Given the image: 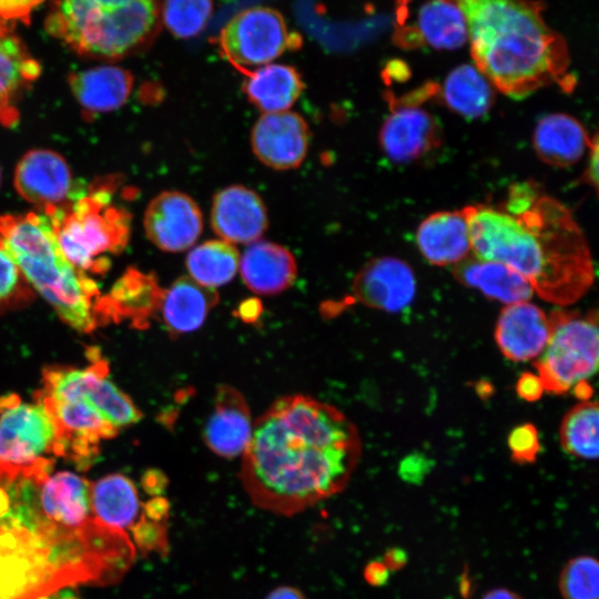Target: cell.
<instances>
[{
	"label": "cell",
	"instance_id": "cell-12",
	"mask_svg": "<svg viewBox=\"0 0 599 599\" xmlns=\"http://www.w3.org/2000/svg\"><path fill=\"white\" fill-rule=\"evenodd\" d=\"M34 399L44 406L55 425V457L72 460L79 469L92 465L102 439L118 434L119 429L84 399H54L39 392Z\"/></svg>",
	"mask_w": 599,
	"mask_h": 599
},
{
	"label": "cell",
	"instance_id": "cell-47",
	"mask_svg": "<svg viewBox=\"0 0 599 599\" xmlns=\"http://www.w3.org/2000/svg\"><path fill=\"white\" fill-rule=\"evenodd\" d=\"M365 578L373 586L384 585L389 576V569L384 561H372L365 568Z\"/></svg>",
	"mask_w": 599,
	"mask_h": 599
},
{
	"label": "cell",
	"instance_id": "cell-28",
	"mask_svg": "<svg viewBox=\"0 0 599 599\" xmlns=\"http://www.w3.org/2000/svg\"><path fill=\"white\" fill-rule=\"evenodd\" d=\"M590 141L585 126L576 118L560 112L541 118L532 135L538 158L556 167L579 162L589 149Z\"/></svg>",
	"mask_w": 599,
	"mask_h": 599
},
{
	"label": "cell",
	"instance_id": "cell-51",
	"mask_svg": "<svg viewBox=\"0 0 599 599\" xmlns=\"http://www.w3.org/2000/svg\"><path fill=\"white\" fill-rule=\"evenodd\" d=\"M481 599H522V598L511 590H508L505 588H498V589H493L486 592Z\"/></svg>",
	"mask_w": 599,
	"mask_h": 599
},
{
	"label": "cell",
	"instance_id": "cell-1",
	"mask_svg": "<svg viewBox=\"0 0 599 599\" xmlns=\"http://www.w3.org/2000/svg\"><path fill=\"white\" fill-rule=\"evenodd\" d=\"M361 453L356 426L335 406L283 396L253 423L240 477L256 506L291 516L342 491Z\"/></svg>",
	"mask_w": 599,
	"mask_h": 599
},
{
	"label": "cell",
	"instance_id": "cell-4",
	"mask_svg": "<svg viewBox=\"0 0 599 599\" xmlns=\"http://www.w3.org/2000/svg\"><path fill=\"white\" fill-rule=\"evenodd\" d=\"M0 247L64 323L81 333L97 327L99 288L67 258L47 215H0Z\"/></svg>",
	"mask_w": 599,
	"mask_h": 599
},
{
	"label": "cell",
	"instance_id": "cell-45",
	"mask_svg": "<svg viewBox=\"0 0 599 599\" xmlns=\"http://www.w3.org/2000/svg\"><path fill=\"white\" fill-rule=\"evenodd\" d=\"M142 486L148 494L160 496L167 486V479L161 470L150 469L142 477Z\"/></svg>",
	"mask_w": 599,
	"mask_h": 599
},
{
	"label": "cell",
	"instance_id": "cell-3",
	"mask_svg": "<svg viewBox=\"0 0 599 599\" xmlns=\"http://www.w3.org/2000/svg\"><path fill=\"white\" fill-rule=\"evenodd\" d=\"M464 14L475 67L495 89L520 100L559 84L571 89L565 39L535 0H454Z\"/></svg>",
	"mask_w": 599,
	"mask_h": 599
},
{
	"label": "cell",
	"instance_id": "cell-41",
	"mask_svg": "<svg viewBox=\"0 0 599 599\" xmlns=\"http://www.w3.org/2000/svg\"><path fill=\"white\" fill-rule=\"evenodd\" d=\"M47 0H0V20L29 23L31 13ZM57 1V0H55Z\"/></svg>",
	"mask_w": 599,
	"mask_h": 599
},
{
	"label": "cell",
	"instance_id": "cell-33",
	"mask_svg": "<svg viewBox=\"0 0 599 599\" xmlns=\"http://www.w3.org/2000/svg\"><path fill=\"white\" fill-rule=\"evenodd\" d=\"M437 94L449 110L468 120L486 114L495 101V88L471 64H461L453 69L443 87L438 88Z\"/></svg>",
	"mask_w": 599,
	"mask_h": 599
},
{
	"label": "cell",
	"instance_id": "cell-26",
	"mask_svg": "<svg viewBox=\"0 0 599 599\" xmlns=\"http://www.w3.org/2000/svg\"><path fill=\"white\" fill-rule=\"evenodd\" d=\"M238 268L245 285L262 295L285 291L297 274L293 254L286 247L266 241L250 245L240 260Z\"/></svg>",
	"mask_w": 599,
	"mask_h": 599
},
{
	"label": "cell",
	"instance_id": "cell-30",
	"mask_svg": "<svg viewBox=\"0 0 599 599\" xmlns=\"http://www.w3.org/2000/svg\"><path fill=\"white\" fill-rule=\"evenodd\" d=\"M68 81L78 103L92 114L121 108L133 88V75L128 70L113 65L73 72Z\"/></svg>",
	"mask_w": 599,
	"mask_h": 599
},
{
	"label": "cell",
	"instance_id": "cell-19",
	"mask_svg": "<svg viewBox=\"0 0 599 599\" xmlns=\"http://www.w3.org/2000/svg\"><path fill=\"white\" fill-rule=\"evenodd\" d=\"M550 336L549 316L530 302L506 305L498 316L495 341L501 354L512 362L536 359Z\"/></svg>",
	"mask_w": 599,
	"mask_h": 599
},
{
	"label": "cell",
	"instance_id": "cell-44",
	"mask_svg": "<svg viewBox=\"0 0 599 599\" xmlns=\"http://www.w3.org/2000/svg\"><path fill=\"white\" fill-rule=\"evenodd\" d=\"M589 159L587 163V167L585 170L582 180L583 182L591 185L595 191L598 190V135L595 133V135L591 138L590 144H589Z\"/></svg>",
	"mask_w": 599,
	"mask_h": 599
},
{
	"label": "cell",
	"instance_id": "cell-7",
	"mask_svg": "<svg viewBox=\"0 0 599 599\" xmlns=\"http://www.w3.org/2000/svg\"><path fill=\"white\" fill-rule=\"evenodd\" d=\"M74 585L44 531L26 527L8 509L0 515V599H42Z\"/></svg>",
	"mask_w": 599,
	"mask_h": 599
},
{
	"label": "cell",
	"instance_id": "cell-27",
	"mask_svg": "<svg viewBox=\"0 0 599 599\" xmlns=\"http://www.w3.org/2000/svg\"><path fill=\"white\" fill-rule=\"evenodd\" d=\"M453 274L463 285L506 305L527 302L534 294L530 284L509 266L473 254L454 265Z\"/></svg>",
	"mask_w": 599,
	"mask_h": 599
},
{
	"label": "cell",
	"instance_id": "cell-54",
	"mask_svg": "<svg viewBox=\"0 0 599 599\" xmlns=\"http://www.w3.org/2000/svg\"><path fill=\"white\" fill-rule=\"evenodd\" d=\"M0 179H1V171H0Z\"/></svg>",
	"mask_w": 599,
	"mask_h": 599
},
{
	"label": "cell",
	"instance_id": "cell-13",
	"mask_svg": "<svg viewBox=\"0 0 599 599\" xmlns=\"http://www.w3.org/2000/svg\"><path fill=\"white\" fill-rule=\"evenodd\" d=\"M13 185L22 199L43 214L70 205L85 192L75 184L65 160L47 149L30 150L20 159Z\"/></svg>",
	"mask_w": 599,
	"mask_h": 599
},
{
	"label": "cell",
	"instance_id": "cell-25",
	"mask_svg": "<svg viewBox=\"0 0 599 599\" xmlns=\"http://www.w3.org/2000/svg\"><path fill=\"white\" fill-rule=\"evenodd\" d=\"M416 243L433 265H456L471 254L468 224L464 211H438L419 224Z\"/></svg>",
	"mask_w": 599,
	"mask_h": 599
},
{
	"label": "cell",
	"instance_id": "cell-32",
	"mask_svg": "<svg viewBox=\"0 0 599 599\" xmlns=\"http://www.w3.org/2000/svg\"><path fill=\"white\" fill-rule=\"evenodd\" d=\"M90 507L95 520L123 530L134 525L141 504L133 481L122 474H111L90 486Z\"/></svg>",
	"mask_w": 599,
	"mask_h": 599
},
{
	"label": "cell",
	"instance_id": "cell-24",
	"mask_svg": "<svg viewBox=\"0 0 599 599\" xmlns=\"http://www.w3.org/2000/svg\"><path fill=\"white\" fill-rule=\"evenodd\" d=\"M395 40L404 48L459 49L468 41L466 21L454 0H428L419 8L415 24L397 31Z\"/></svg>",
	"mask_w": 599,
	"mask_h": 599
},
{
	"label": "cell",
	"instance_id": "cell-10",
	"mask_svg": "<svg viewBox=\"0 0 599 599\" xmlns=\"http://www.w3.org/2000/svg\"><path fill=\"white\" fill-rule=\"evenodd\" d=\"M302 43L301 34L288 30L282 13L265 6L238 12L217 37L221 54L237 70L268 63Z\"/></svg>",
	"mask_w": 599,
	"mask_h": 599
},
{
	"label": "cell",
	"instance_id": "cell-39",
	"mask_svg": "<svg viewBox=\"0 0 599 599\" xmlns=\"http://www.w3.org/2000/svg\"><path fill=\"white\" fill-rule=\"evenodd\" d=\"M508 447L510 456L516 463L535 461L540 449L537 428L532 424L517 426L508 436Z\"/></svg>",
	"mask_w": 599,
	"mask_h": 599
},
{
	"label": "cell",
	"instance_id": "cell-9",
	"mask_svg": "<svg viewBox=\"0 0 599 599\" xmlns=\"http://www.w3.org/2000/svg\"><path fill=\"white\" fill-rule=\"evenodd\" d=\"M549 323V341L534 365L544 389L562 395L597 370L598 315L596 309H557Z\"/></svg>",
	"mask_w": 599,
	"mask_h": 599
},
{
	"label": "cell",
	"instance_id": "cell-43",
	"mask_svg": "<svg viewBox=\"0 0 599 599\" xmlns=\"http://www.w3.org/2000/svg\"><path fill=\"white\" fill-rule=\"evenodd\" d=\"M429 469V460L422 455H412L403 459L400 475L405 480L419 481Z\"/></svg>",
	"mask_w": 599,
	"mask_h": 599
},
{
	"label": "cell",
	"instance_id": "cell-16",
	"mask_svg": "<svg viewBox=\"0 0 599 599\" xmlns=\"http://www.w3.org/2000/svg\"><path fill=\"white\" fill-rule=\"evenodd\" d=\"M352 292L367 307L398 313L408 307L416 295V278L412 267L393 256L376 257L356 274Z\"/></svg>",
	"mask_w": 599,
	"mask_h": 599
},
{
	"label": "cell",
	"instance_id": "cell-38",
	"mask_svg": "<svg viewBox=\"0 0 599 599\" xmlns=\"http://www.w3.org/2000/svg\"><path fill=\"white\" fill-rule=\"evenodd\" d=\"M27 285L28 282L17 264L0 247V311L28 301L31 292Z\"/></svg>",
	"mask_w": 599,
	"mask_h": 599
},
{
	"label": "cell",
	"instance_id": "cell-37",
	"mask_svg": "<svg viewBox=\"0 0 599 599\" xmlns=\"http://www.w3.org/2000/svg\"><path fill=\"white\" fill-rule=\"evenodd\" d=\"M559 590L564 599H598V561L591 556L570 559L560 573Z\"/></svg>",
	"mask_w": 599,
	"mask_h": 599
},
{
	"label": "cell",
	"instance_id": "cell-40",
	"mask_svg": "<svg viewBox=\"0 0 599 599\" xmlns=\"http://www.w3.org/2000/svg\"><path fill=\"white\" fill-rule=\"evenodd\" d=\"M136 546L142 551H158L163 554L167 548L165 527L162 522L148 519L142 515L141 519L132 527Z\"/></svg>",
	"mask_w": 599,
	"mask_h": 599
},
{
	"label": "cell",
	"instance_id": "cell-8",
	"mask_svg": "<svg viewBox=\"0 0 599 599\" xmlns=\"http://www.w3.org/2000/svg\"><path fill=\"white\" fill-rule=\"evenodd\" d=\"M26 403L17 395L0 397V486L18 478L48 477L55 457L57 429L37 399Z\"/></svg>",
	"mask_w": 599,
	"mask_h": 599
},
{
	"label": "cell",
	"instance_id": "cell-52",
	"mask_svg": "<svg viewBox=\"0 0 599 599\" xmlns=\"http://www.w3.org/2000/svg\"><path fill=\"white\" fill-rule=\"evenodd\" d=\"M571 390L576 395V397L580 399V402L590 399L592 395V389L588 380L579 383Z\"/></svg>",
	"mask_w": 599,
	"mask_h": 599
},
{
	"label": "cell",
	"instance_id": "cell-17",
	"mask_svg": "<svg viewBox=\"0 0 599 599\" xmlns=\"http://www.w3.org/2000/svg\"><path fill=\"white\" fill-rule=\"evenodd\" d=\"M252 149L265 165L275 170L297 167L306 156L309 129L291 111L263 114L252 130Z\"/></svg>",
	"mask_w": 599,
	"mask_h": 599
},
{
	"label": "cell",
	"instance_id": "cell-20",
	"mask_svg": "<svg viewBox=\"0 0 599 599\" xmlns=\"http://www.w3.org/2000/svg\"><path fill=\"white\" fill-rule=\"evenodd\" d=\"M34 505L47 521L68 529L87 525L93 517L90 507V484L72 471L49 475L35 485Z\"/></svg>",
	"mask_w": 599,
	"mask_h": 599
},
{
	"label": "cell",
	"instance_id": "cell-18",
	"mask_svg": "<svg viewBox=\"0 0 599 599\" xmlns=\"http://www.w3.org/2000/svg\"><path fill=\"white\" fill-rule=\"evenodd\" d=\"M163 291L153 273L129 268L110 294L97 301V324L128 319L136 328H146L150 319L160 311Z\"/></svg>",
	"mask_w": 599,
	"mask_h": 599
},
{
	"label": "cell",
	"instance_id": "cell-48",
	"mask_svg": "<svg viewBox=\"0 0 599 599\" xmlns=\"http://www.w3.org/2000/svg\"><path fill=\"white\" fill-rule=\"evenodd\" d=\"M236 314L243 322L254 323L262 314V303L257 298L245 300L240 304Z\"/></svg>",
	"mask_w": 599,
	"mask_h": 599
},
{
	"label": "cell",
	"instance_id": "cell-50",
	"mask_svg": "<svg viewBox=\"0 0 599 599\" xmlns=\"http://www.w3.org/2000/svg\"><path fill=\"white\" fill-rule=\"evenodd\" d=\"M406 562V555L402 549H390L385 557L384 564L388 569H398Z\"/></svg>",
	"mask_w": 599,
	"mask_h": 599
},
{
	"label": "cell",
	"instance_id": "cell-11",
	"mask_svg": "<svg viewBox=\"0 0 599 599\" xmlns=\"http://www.w3.org/2000/svg\"><path fill=\"white\" fill-rule=\"evenodd\" d=\"M109 365L93 356L85 368L48 367L39 392L54 399H84L118 429L138 423L142 413L131 398L109 379Z\"/></svg>",
	"mask_w": 599,
	"mask_h": 599
},
{
	"label": "cell",
	"instance_id": "cell-2",
	"mask_svg": "<svg viewBox=\"0 0 599 599\" xmlns=\"http://www.w3.org/2000/svg\"><path fill=\"white\" fill-rule=\"evenodd\" d=\"M463 211L471 254L509 266L544 301L568 306L592 286L586 236L569 209L537 182L512 184L500 205L473 204Z\"/></svg>",
	"mask_w": 599,
	"mask_h": 599
},
{
	"label": "cell",
	"instance_id": "cell-34",
	"mask_svg": "<svg viewBox=\"0 0 599 599\" xmlns=\"http://www.w3.org/2000/svg\"><path fill=\"white\" fill-rule=\"evenodd\" d=\"M238 267V251L223 240L206 241L194 247L186 257L190 277L211 288L229 283Z\"/></svg>",
	"mask_w": 599,
	"mask_h": 599
},
{
	"label": "cell",
	"instance_id": "cell-21",
	"mask_svg": "<svg viewBox=\"0 0 599 599\" xmlns=\"http://www.w3.org/2000/svg\"><path fill=\"white\" fill-rule=\"evenodd\" d=\"M211 223L214 232L229 243H252L267 229L262 199L243 185H231L215 194Z\"/></svg>",
	"mask_w": 599,
	"mask_h": 599
},
{
	"label": "cell",
	"instance_id": "cell-23",
	"mask_svg": "<svg viewBox=\"0 0 599 599\" xmlns=\"http://www.w3.org/2000/svg\"><path fill=\"white\" fill-rule=\"evenodd\" d=\"M41 67L13 30L0 20V123L12 126L19 120L18 102L39 78Z\"/></svg>",
	"mask_w": 599,
	"mask_h": 599
},
{
	"label": "cell",
	"instance_id": "cell-49",
	"mask_svg": "<svg viewBox=\"0 0 599 599\" xmlns=\"http://www.w3.org/2000/svg\"><path fill=\"white\" fill-rule=\"evenodd\" d=\"M265 599H306L304 595L293 587H280L274 589Z\"/></svg>",
	"mask_w": 599,
	"mask_h": 599
},
{
	"label": "cell",
	"instance_id": "cell-46",
	"mask_svg": "<svg viewBox=\"0 0 599 599\" xmlns=\"http://www.w3.org/2000/svg\"><path fill=\"white\" fill-rule=\"evenodd\" d=\"M170 505L161 496H155L144 505L143 516L150 520L162 522L169 515Z\"/></svg>",
	"mask_w": 599,
	"mask_h": 599
},
{
	"label": "cell",
	"instance_id": "cell-14",
	"mask_svg": "<svg viewBox=\"0 0 599 599\" xmlns=\"http://www.w3.org/2000/svg\"><path fill=\"white\" fill-rule=\"evenodd\" d=\"M390 113L378 133V143L384 154L399 164L413 163L441 143V129L436 118L422 103L408 102L389 95Z\"/></svg>",
	"mask_w": 599,
	"mask_h": 599
},
{
	"label": "cell",
	"instance_id": "cell-53",
	"mask_svg": "<svg viewBox=\"0 0 599 599\" xmlns=\"http://www.w3.org/2000/svg\"><path fill=\"white\" fill-rule=\"evenodd\" d=\"M42 599H79V597L72 590L62 588L49 593Z\"/></svg>",
	"mask_w": 599,
	"mask_h": 599
},
{
	"label": "cell",
	"instance_id": "cell-42",
	"mask_svg": "<svg viewBox=\"0 0 599 599\" xmlns=\"http://www.w3.org/2000/svg\"><path fill=\"white\" fill-rule=\"evenodd\" d=\"M516 392L519 397L527 402L538 400L545 389L537 374L522 373L516 384Z\"/></svg>",
	"mask_w": 599,
	"mask_h": 599
},
{
	"label": "cell",
	"instance_id": "cell-36",
	"mask_svg": "<svg viewBox=\"0 0 599 599\" xmlns=\"http://www.w3.org/2000/svg\"><path fill=\"white\" fill-rule=\"evenodd\" d=\"M212 8V0H164L161 17L171 33L189 39L204 29Z\"/></svg>",
	"mask_w": 599,
	"mask_h": 599
},
{
	"label": "cell",
	"instance_id": "cell-35",
	"mask_svg": "<svg viewBox=\"0 0 599 599\" xmlns=\"http://www.w3.org/2000/svg\"><path fill=\"white\" fill-rule=\"evenodd\" d=\"M597 402L581 400L564 416L559 438L564 450L577 458L596 459L598 457Z\"/></svg>",
	"mask_w": 599,
	"mask_h": 599
},
{
	"label": "cell",
	"instance_id": "cell-22",
	"mask_svg": "<svg viewBox=\"0 0 599 599\" xmlns=\"http://www.w3.org/2000/svg\"><path fill=\"white\" fill-rule=\"evenodd\" d=\"M252 429L251 412L245 397L233 386L220 385L213 410L203 430L206 446L220 457H237L244 453Z\"/></svg>",
	"mask_w": 599,
	"mask_h": 599
},
{
	"label": "cell",
	"instance_id": "cell-6",
	"mask_svg": "<svg viewBox=\"0 0 599 599\" xmlns=\"http://www.w3.org/2000/svg\"><path fill=\"white\" fill-rule=\"evenodd\" d=\"M44 215L67 258L83 273L106 272L109 255L122 252L130 238L131 215L113 204L111 190L104 186Z\"/></svg>",
	"mask_w": 599,
	"mask_h": 599
},
{
	"label": "cell",
	"instance_id": "cell-31",
	"mask_svg": "<svg viewBox=\"0 0 599 599\" xmlns=\"http://www.w3.org/2000/svg\"><path fill=\"white\" fill-rule=\"evenodd\" d=\"M246 78L243 90L248 100L266 113L282 112L298 99L304 82L298 71L285 64H267L254 71L238 70Z\"/></svg>",
	"mask_w": 599,
	"mask_h": 599
},
{
	"label": "cell",
	"instance_id": "cell-29",
	"mask_svg": "<svg viewBox=\"0 0 599 599\" xmlns=\"http://www.w3.org/2000/svg\"><path fill=\"white\" fill-rule=\"evenodd\" d=\"M217 302L214 288L182 276L163 291L160 311L166 329L176 336L199 329Z\"/></svg>",
	"mask_w": 599,
	"mask_h": 599
},
{
	"label": "cell",
	"instance_id": "cell-15",
	"mask_svg": "<svg viewBox=\"0 0 599 599\" xmlns=\"http://www.w3.org/2000/svg\"><path fill=\"white\" fill-rule=\"evenodd\" d=\"M148 238L164 252H182L191 247L203 229L197 204L186 194L164 191L148 205L144 214Z\"/></svg>",
	"mask_w": 599,
	"mask_h": 599
},
{
	"label": "cell",
	"instance_id": "cell-5",
	"mask_svg": "<svg viewBox=\"0 0 599 599\" xmlns=\"http://www.w3.org/2000/svg\"><path fill=\"white\" fill-rule=\"evenodd\" d=\"M160 22L159 0H57L45 30L80 55L116 60L146 47Z\"/></svg>",
	"mask_w": 599,
	"mask_h": 599
}]
</instances>
